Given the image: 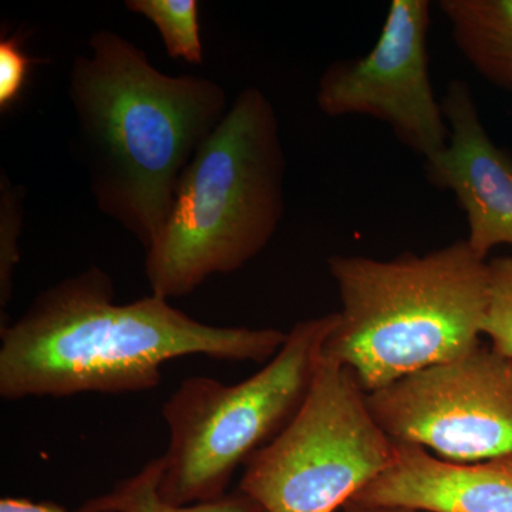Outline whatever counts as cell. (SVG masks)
<instances>
[{
    "label": "cell",
    "instance_id": "1",
    "mask_svg": "<svg viewBox=\"0 0 512 512\" xmlns=\"http://www.w3.org/2000/svg\"><path fill=\"white\" fill-rule=\"evenodd\" d=\"M286 335L198 322L153 293L117 305L113 281L94 266L40 292L18 322L0 329V396L147 392L178 357L269 362Z\"/></svg>",
    "mask_w": 512,
    "mask_h": 512
},
{
    "label": "cell",
    "instance_id": "2",
    "mask_svg": "<svg viewBox=\"0 0 512 512\" xmlns=\"http://www.w3.org/2000/svg\"><path fill=\"white\" fill-rule=\"evenodd\" d=\"M69 97L97 208L147 251L185 168L228 113L224 86L160 72L131 40L100 29L74 59Z\"/></svg>",
    "mask_w": 512,
    "mask_h": 512
},
{
    "label": "cell",
    "instance_id": "3",
    "mask_svg": "<svg viewBox=\"0 0 512 512\" xmlns=\"http://www.w3.org/2000/svg\"><path fill=\"white\" fill-rule=\"evenodd\" d=\"M328 268L342 311L323 355L367 394L480 345L490 268L466 239L392 261L333 255Z\"/></svg>",
    "mask_w": 512,
    "mask_h": 512
},
{
    "label": "cell",
    "instance_id": "4",
    "mask_svg": "<svg viewBox=\"0 0 512 512\" xmlns=\"http://www.w3.org/2000/svg\"><path fill=\"white\" fill-rule=\"evenodd\" d=\"M285 171L274 104L248 87L185 168L170 214L146 251L153 295L181 298L261 254L284 218Z\"/></svg>",
    "mask_w": 512,
    "mask_h": 512
},
{
    "label": "cell",
    "instance_id": "5",
    "mask_svg": "<svg viewBox=\"0 0 512 512\" xmlns=\"http://www.w3.org/2000/svg\"><path fill=\"white\" fill-rule=\"evenodd\" d=\"M338 312L296 323L264 369L241 383L184 380L164 403L170 444L158 493L191 505L224 497L232 476L271 443L301 409Z\"/></svg>",
    "mask_w": 512,
    "mask_h": 512
},
{
    "label": "cell",
    "instance_id": "6",
    "mask_svg": "<svg viewBox=\"0 0 512 512\" xmlns=\"http://www.w3.org/2000/svg\"><path fill=\"white\" fill-rule=\"evenodd\" d=\"M393 457L355 375L323 355L301 409L249 458L238 490L266 512H335Z\"/></svg>",
    "mask_w": 512,
    "mask_h": 512
},
{
    "label": "cell",
    "instance_id": "7",
    "mask_svg": "<svg viewBox=\"0 0 512 512\" xmlns=\"http://www.w3.org/2000/svg\"><path fill=\"white\" fill-rule=\"evenodd\" d=\"M367 404L390 439L443 460L512 456V362L481 343L367 394Z\"/></svg>",
    "mask_w": 512,
    "mask_h": 512
},
{
    "label": "cell",
    "instance_id": "8",
    "mask_svg": "<svg viewBox=\"0 0 512 512\" xmlns=\"http://www.w3.org/2000/svg\"><path fill=\"white\" fill-rule=\"evenodd\" d=\"M430 9L427 0H392L373 49L329 64L316 92L326 116L382 121L424 160L440 153L450 137L430 79Z\"/></svg>",
    "mask_w": 512,
    "mask_h": 512
},
{
    "label": "cell",
    "instance_id": "9",
    "mask_svg": "<svg viewBox=\"0 0 512 512\" xmlns=\"http://www.w3.org/2000/svg\"><path fill=\"white\" fill-rule=\"evenodd\" d=\"M441 107L450 137L424 160V173L431 185L456 195L467 217L466 241L485 259L498 245H512V158L488 136L466 82H450Z\"/></svg>",
    "mask_w": 512,
    "mask_h": 512
},
{
    "label": "cell",
    "instance_id": "10",
    "mask_svg": "<svg viewBox=\"0 0 512 512\" xmlns=\"http://www.w3.org/2000/svg\"><path fill=\"white\" fill-rule=\"evenodd\" d=\"M349 503L429 512H512V456L456 463L394 441L390 466Z\"/></svg>",
    "mask_w": 512,
    "mask_h": 512
},
{
    "label": "cell",
    "instance_id": "11",
    "mask_svg": "<svg viewBox=\"0 0 512 512\" xmlns=\"http://www.w3.org/2000/svg\"><path fill=\"white\" fill-rule=\"evenodd\" d=\"M439 9L467 62L512 93V0H441Z\"/></svg>",
    "mask_w": 512,
    "mask_h": 512
},
{
    "label": "cell",
    "instance_id": "12",
    "mask_svg": "<svg viewBox=\"0 0 512 512\" xmlns=\"http://www.w3.org/2000/svg\"><path fill=\"white\" fill-rule=\"evenodd\" d=\"M163 464L161 458L150 461L136 476L117 484L109 494L93 498L83 505L93 512H266L241 490L218 500L191 505L165 503L158 493Z\"/></svg>",
    "mask_w": 512,
    "mask_h": 512
},
{
    "label": "cell",
    "instance_id": "13",
    "mask_svg": "<svg viewBox=\"0 0 512 512\" xmlns=\"http://www.w3.org/2000/svg\"><path fill=\"white\" fill-rule=\"evenodd\" d=\"M126 8L156 26L168 56L190 64L204 62L195 0H127Z\"/></svg>",
    "mask_w": 512,
    "mask_h": 512
},
{
    "label": "cell",
    "instance_id": "14",
    "mask_svg": "<svg viewBox=\"0 0 512 512\" xmlns=\"http://www.w3.org/2000/svg\"><path fill=\"white\" fill-rule=\"evenodd\" d=\"M23 225L20 190L2 170L0 177V308L2 315L13 293V272L20 261L19 238Z\"/></svg>",
    "mask_w": 512,
    "mask_h": 512
},
{
    "label": "cell",
    "instance_id": "15",
    "mask_svg": "<svg viewBox=\"0 0 512 512\" xmlns=\"http://www.w3.org/2000/svg\"><path fill=\"white\" fill-rule=\"evenodd\" d=\"M490 268V299L483 323V335L495 352L512 362V258H497Z\"/></svg>",
    "mask_w": 512,
    "mask_h": 512
},
{
    "label": "cell",
    "instance_id": "16",
    "mask_svg": "<svg viewBox=\"0 0 512 512\" xmlns=\"http://www.w3.org/2000/svg\"><path fill=\"white\" fill-rule=\"evenodd\" d=\"M39 63L23 50L18 35L0 39V113H9L22 97L23 90Z\"/></svg>",
    "mask_w": 512,
    "mask_h": 512
},
{
    "label": "cell",
    "instance_id": "17",
    "mask_svg": "<svg viewBox=\"0 0 512 512\" xmlns=\"http://www.w3.org/2000/svg\"><path fill=\"white\" fill-rule=\"evenodd\" d=\"M0 512H72L62 505L52 503V501H42V503H35L28 498H12L6 497L0 500ZM74 512H93L87 508H80Z\"/></svg>",
    "mask_w": 512,
    "mask_h": 512
},
{
    "label": "cell",
    "instance_id": "18",
    "mask_svg": "<svg viewBox=\"0 0 512 512\" xmlns=\"http://www.w3.org/2000/svg\"><path fill=\"white\" fill-rule=\"evenodd\" d=\"M343 512H417L404 507H367V505H359L348 503L343 507Z\"/></svg>",
    "mask_w": 512,
    "mask_h": 512
}]
</instances>
